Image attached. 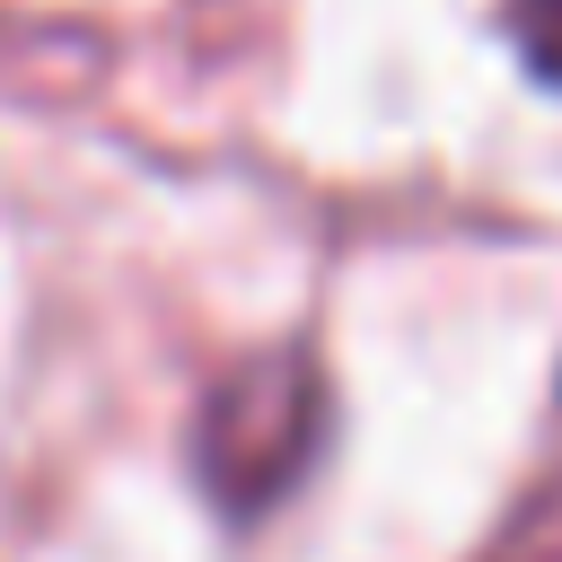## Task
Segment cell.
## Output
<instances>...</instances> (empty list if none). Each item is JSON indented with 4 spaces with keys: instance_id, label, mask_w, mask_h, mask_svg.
I'll return each mask as SVG.
<instances>
[{
    "instance_id": "obj_3",
    "label": "cell",
    "mask_w": 562,
    "mask_h": 562,
    "mask_svg": "<svg viewBox=\"0 0 562 562\" xmlns=\"http://www.w3.org/2000/svg\"><path fill=\"white\" fill-rule=\"evenodd\" d=\"M492 562H562V492H553V501H536V509L518 518V536H509Z\"/></svg>"
},
{
    "instance_id": "obj_2",
    "label": "cell",
    "mask_w": 562,
    "mask_h": 562,
    "mask_svg": "<svg viewBox=\"0 0 562 562\" xmlns=\"http://www.w3.org/2000/svg\"><path fill=\"white\" fill-rule=\"evenodd\" d=\"M509 44L536 79H562V0H509Z\"/></svg>"
},
{
    "instance_id": "obj_1",
    "label": "cell",
    "mask_w": 562,
    "mask_h": 562,
    "mask_svg": "<svg viewBox=\"0 0 562 562\" xmlns=\"http://www.w3.org/2000/svg\"><path fill=\"white\" fill-rule=\"evenodd\" d=\"M325 448V378L307 351H255L237 360L211 404H202V430H193V465L211 483V501L228 518H255L272 509Z\"/></svg>"
}]
</instances>
